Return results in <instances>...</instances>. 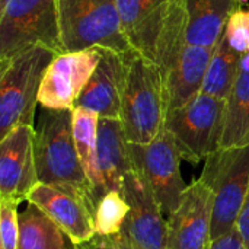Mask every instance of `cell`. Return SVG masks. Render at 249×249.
Here are the masks:
<instances>
[{"label":"cell","instance_id":"6da1fadb","mask_svg":"<svg viewBox=\"0 0 249 249\" xmlns=\"http://www.w3.org/2000/svg\"><path fill=\"white\" fill-rule=\"evenodd\" d=\"M121 28L131 48L152 60L165 80L187 45L184 0H117Z\"/></svg>","mask_w":249,"mask_h":249},{"label":"cell","instance_id":"7a4b0ae2","mask_svg":"<svg viewBox=\"0 0 249 249\" xmlns=\"http://www.w3.org/2000/svg\"><path fill=\"white\" fill-rule=\"evenodd\" d=\"M38 179L83 197L95 210L96 198L82 168L74 136L73 109L42 108L35 127Z\"/></svg>","mask_w":249,"mask_h":249},{"label":"cell","instance_id":"3957f363","mask_svg":"<svg viewBox=\"0 0 249 249\" xmlns=\"http://www.w3.org/2000/svg\"><path fill=\"white\" fill-rule=\"evenodd\" d=\"M168 96L165 77L152 60L136 53L130 61L120 121L130 143L147 144L165 131Z\"/></svg>","mask_w":249,"mask_h":249},{"label":"cell","instance_id":"277c9868","mask_svg":"<svg viewBox=\"0 0 249 249\" xmlns=\"http://www.w3.org/2000/svg\"><path fill=\"white\" fill-rule=\"evenodd\" d=\"M63 53L93 47L134 51L124 36L117 0H57Z\"/></svg>","mask_w":249,"mask_h":249},{"label":"cell","instance_id":"5b68a950","mask_svg":"<svg viewBox=\"0 0 249 249\" xmlns=\"http://www.w3.org/2000/svg\"><path fill=\"white\" fill-rule=\"evenodd\" d=\"M55 55L34 47L0 64V139L18 125H34L42 79Z\"/></svg>","mask_w":249,"mask_h":249},{"label":"cell","instance_id":"8992f818","mask_svg":"<svg viewBox=\"0 0 249 249\" xmlns=\"http://www.w3.org/2000/svg\"><path fill=\"white\" fill-rule=\"evenodd\" d=\"M34 47L63 54L57 0H0V64Z\"/></svg>","mask_w":249,"mask_h":249},{"label":"cell","instance_id":"52a82bcc","mask_svg":"<svg viewBox=\"0 0 249 249\" xmlns=\"http://www.w3.org/2000/svg\"><path fill=\"white\" fill-rule=\"evenodd\" d=\"M201 178L213 191L212 241L236 228L249 187V143L220 147L206 159Z\"/></svg>","mask_w":249,"mask_h":249},{"label":"cell","instance_id":"ba28073f","mask_svg":"<svg viewBox=\"0 0 249 249\" xmlns=\"http://www.w3.org/2000/svg\"><path fill=\"white\" fill-rule=\"evenodd\" d=\"M226 101L198 93L166 117L165 130L174 137L182 159L198 163L222 147Z\"/></svg>","mask_w":249,"mask_h":249},{"label":"cell","instance_id":"9c48e42d","mask_svg":"<svg viewBox=\"0 0 249 249\" xmlns=\"http://www.w3.org/2000/svg\"><path fill=\"white\" fill-rule=\"evenodd\" d=\"M130 156L133 168L149 185L168 219L188 187L181 175L182 156L174 137L165 130L152 143H130Z\"/></svg>","mask_w":249,"mask_h":249},{"label":"cell","instance_id":"30bf717a","mask_svg":"<svg viewBox=\"0 0 249 249\" xmlns=\"http://www.w3.org/2000/svg\"><path fill=\"white\" fill-rule=\"evenodd\" d=\"M123 196L128 213L117 236L139 249H168V219L134 168L124 177Z\"/></svg>","mask_w":249,"mask_h":249},{"label":"cell","instance_id":"8fae6325","mask_svg":"<svg viewBox=\"0 0 249 249\" xmlns=\"http://www.w3.org/2000/svg\"><path fill=\"white\" fill-rule=\"evenodd\" d=\"M99 60V47L55 55L42 79L39 90L41 107L48 109H74Z\"/></svg>","mask_w":249,"mask_h":249},{"label":"cell","instance_id":"7c38bea8","mask_svg":"<svg viewBox=\"0 0 249 249\" xmlns=\"http://www.w3.org/2000/svg\"><path fill=\"white\" fill-rule=\"evenodd\" d=\"M38 182L35 127L18 125L0 139V201L20 204Z\"/></svg>","mask_w":249,"mask_h":249},{"label":"cell","instance_id":"4fadbf2b","mask_svg":"<svg viewBox=\"0 0 249 249\" xmlns=\"http://www.w3.org/2000/svg\"><path fill=\"white\" fill-rule=\"evenodd\" d=\"M213 191L200 177L190 184L168 217V249H209L212 244Z\"/></svg>","mask_w":249,"mask_h":249},{"label":"cell","instance_id":"5bb4252c","mask_svg":"<svg viewBox=\"0 0 249 249\" xmlns=\"http://www.w3.org/2000/svg\"><path fill=\"white\" fill-rule=\"evenodd\" d=\"M26 201L44 212L71 244L83 245L96 236L93 209L83 197L55 185L38 182Z\"/></svg>","mask_w":249,"mask_h":249},{"label":"cell","instance_id":"9a60e30c","mask_svg":"<svg viewBox=\"0 0 249 249\" xmlns=\"http://www.w3.org/2000/svg\"><path fill=\"white\" fill-rule=\"evenodd\" d=\"M134 54L136 51L123 54L101 48V60L80 93L76 107L90 109L99 117L120 118L121 96Z\"/></svg>","mask_w":249,"mask_h":249},{"label":"cell","instance_id":"2e32d148","mask_svg":"<svg viewBox=\"0 0 249 249\" xmlns=\"http://www.w3.org/2000/svg\"><path fill=\"white\" fill-rule=\"evenodd\" d=\"M217 45H185L177 66L165 80L168 96V114L184 107L193 98L201 93L206 73L216 53Z\"/></svg>","mask_w":249,"mask_h":249},{"label":"cell","instance_id":"e0dca14e","mask_svg":"<svg viewBox=\"0 0 249 249\" xmlns=\"http://www.w3.org/2000/svg\"><path fill=\"white\" fill-rule=\"evenodd\" d=\"M98 165L105 191L123 193V181L133 169L130 142L120 118L99 117Z\"/></svg>","mask_w":249,"mask_h":249},{"label":"cell","instance_id":"ac0fdd59","mask_svg":"<svg viewBox=\"0 0 249 249\" xmlns=\"http://www.w3.org/2000/svg\"><path fill=\"white\" fill-rule=\"evenodd\" d=\"M187 12V44L212 47L225 35L231 15L241 0H184Z\"/></svg>","mask_w":249,"mask_h":249},{"label":"cell","instance_id":"d6986e66","mask_svg":"<svg viewBox=\"0 0 249 249\" xmlns=\"http://www.w3.org/2000/svg\"><path fill=\"white\" fill-rule=\"evenodd\" d=\"M98 125L99 115L96 112L82 107H76L73 109L74 143L82 168L95 193L96 203L107 193L98 165Z\"/></svg>","mask_w":249,"mask_h":249},{"label":"cell","instance_id":"ffe728a7","mask_svg":"<svg viewBox=\"0 0 249 249\" xmlns=\"http://www.w3.org/2000/svg\"><path fill=\"white\" fill-rule=\"evenodd\" d=\"M69 238L36 206L19 213V249H69Z\"/></svg>","mask_w":249,"mask_h":249},{"label":"cell","instance_id":"44dd1931","mask_svg":"<svg viewBox=\"0 0 249 249\" xmlns=\"http://www.w3.org/2000/svg\"><path fill=\"white\" fill-rule=\"evenodd\" d=\"M249 143V70L239 66L238 79L226 99L225 131L222 147Z\"/></svg>","mask_w":249,"mask_h":249},{"label":"cell","instance_id":"7402d4cb","mask_svg":"<svg viewBox=\"0 0 249 249\" xmlns=\"http://www.w3.org/2000/svg\"><path fill=\"white\" fill-rule=\"evenodd\" d=\"M241 57L242 54L235 51L223 35L209 64L201 93L226 101L238 79Z\"/></svg>","mask_w":249,"mask_h":249},{"label":"cell","instance_id":"603a6c76","mask_svg":"<svg viewBox=\"0 0 249 249\" xmlns=\"http://www.w3.org/2000/svg\"><path fill=\"white\" fill-rule=\"evenodd\" d=\"M127 213L128 204L123 193H105L93 210V226L96 236H117L121 232Z\"/></svg>","mask_w":249,"mask_h":249},{"label":"cell","instance_id":"cb8c5ba5","mask_svg":"<svg viewBox=\"0 0 249 249\" xmlns=\"http://www.w3.org/2000/svg\"><path fill=\"white\" fill-rule=\"evenodd\" d=\"M225 36L229 45L239 54L249 51V9H236L225 28Z\"/></svg>","mask_w":249,"mask_h":249},{"label":"cell","instance_id":"d4e9b609","mask_svg":"<svg viewBox=\"0 0 249 249\" xmlns=\"http://www.w3.org/2000/svg\"><path fill=\"white\" fill-rule=\"evenodd\" d=\"M13 201H0V249H19V213Z\"/></svg>","mask_w":249,"mask_h":249},{"label":"cell","instance_id":"484cf974","mask_svg":"<svg viewBox=\"0 0 249 249\" xmlns=\"http://www.w3.org/2000/svg\"><path fill=\"white\" fill-rule=\"evenodd\" d=\"M79 247L82 249H139L118 236H95L92 241Z\"/></svg>","mask_w":249,"mask_h":249},{"label":"cell","instance_id":"4316f807","mask_svg":"<svg viewBox=\"0 0 249 249\" xmlns=\"http://www.w3.org/2000/svg\"><path fill=\"white\" fill-rule=\"evenodd\" d=\"M209 249H247V247L238 228H233L228 233L212 241Z\"/></svg>","mask_w":249,"mask_h":249},{"label":"cell","instance_id":"83f0119b","mask_svg":"<svg viewBox=\"0 0 249 249\" xmlns=\"http://www.w3.org/2000/svg\"><path fill=\"white\" fill-rule=\"evenodd\" d=\"M236 228H238V231H239V233H241V236H242V239L245 242V247H247V249H249V187Z\"/></svg>","mask_w":249,"mask_h":249},{"label":"cell","instance_id":"f1b7e54d","mask_svg":"<svg viewBox=\"0 0 249 249\" xmlns=\"http://www.w3.org/2000/svg\"><path fill=\"white\" fill-rule=\"evenodd\" d=\"M69 249H82V248H80L79 245H74V244H71V242H70V244H69Z\"/></svg>","mask_w":249,"mask_h":249}]
</instances>
